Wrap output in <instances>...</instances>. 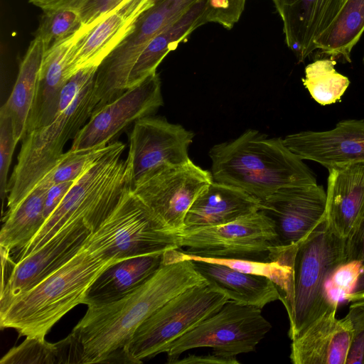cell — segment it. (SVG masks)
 I'll use <instances>...</instances> for the list:
<instances>
[{"instance_id": "5b68a950", "label": "cell", "mask_w": 364, "mask_h": 364, "mask_svg": "<svg viewBox=\"0 0 364 364\" xmlns=\"http://www.w3.org/2000/svg\"><path fill=\"white\" fill-rule=\"evenodd\" d=\"M91 77L74 100L58 109L48 124L35 129L23 139L18 162L8 183V211L14 209L57 164L67 141L74 139L97 105Z\"/></svg>"}, {"instance_id": "b9f144b4", "label": "cell", "mask_w": 364, "mask_h": 364, "mask_svg": "<svg viewBox=\"0 0 364 364\" xmlns=\"http://www.w3.org/2000/svg\"><path fill=\"white\" fill-rule=\"evenodd\" d=\"M236 358H228L215 353L207 355L188 354L182 358H178L173 364H239Z\"/></svg>"}, {"instance_id": "1f68e13d", "label": "cell", "mask_w": 364, "mask_h": 364, "mask_svg": "<svg viewBox=\"0 0 364 364\" xmlns=\"http://www.w3.org/2000/svg\"><path fill=\"white\" fill-rule=\"evenodd\" d=\"M82 26L78 9L58 6L43 10L36 36L42 39L46 50L73 35Z\"/></svg>"}, {"instance_id": "f6af8a7d", "label": "cell", "mask_w": 364, "mask_h": 364, "mask_svg": "<svg viewBox=\"0 0 364 364\" xmlns=\"http://www.w3.org/2000/svg\"><path fill=\"white\" fill-rule=\"evenodd\" d=\"M157 1V0H151V1H152L153 3H154V2H155V1Z\"/></svg>"}, {"instance_id": "4fadbf2b", "label": "cell", "mask_w": 364, "mask_h": 364, "mask_svg": "<svg viewBox=\"0 0 364 364\" xmlns=\"http://www.w3.org/2000/svg\"><path fill=\"white\" fill-rule=\"evenodd\" d=\"M161 85L156 71L137 85L93 111L73 139L70 149H87L107 145L127 125L152 114L164 104Z\"/></svg>"}, {"instance_id": "e575fe53", "label": "cell", "mask_w": 364, "mask_h": 364, "mask_svg": "<svg viewBox=\"0 0 364 364\" xmlns=\"http://www.w3.org/2000/svg\"><path fill=\"white\" fill-rule=\"evenodd\" d=\"M18 141L14 134V124L10 115L0 109V193L2 201L8 192L7 176L12 156Z\"/></svg>"}, {"instance_id": "5bb4252c", "label": "cell", "mask_w": 364, "mask_h": 364, "mask_svg": "<svg viewBox=\"0 0 364 364\" xmlns=\"http://www.w3.org/2000/svg\"><path fill=\"white\" fill-rule=\"evenodd\" d=\"M90 232L82 220L74 221L35 252L16 262L1 289L0 311L72 259L82 248Z\"/></svg>"}, {"instance_id": "60d3db41", "label": "cell", "mask_w": 364, "mask_h": 364, "mask_svg": "<svg viewBox=\"0 0 364 364\" xmlns=\"http://www.w3.org/2000/svg\"><path fill=\"white\" fill-rule=\"evenodd\" d=\"M73 183L74 181L63 182L53 185L48 189L44 208L46 221L61 203Z\"/></svg>"}, {"instance_id": "7bdbcfd3", "label": "cell", "mask_w": 364, "mask_h": 364, "mask_svg": "<svg viewBox=\"0 0 364 364\" xmlns=\"http://www.w3.org/2000/svg\"><path fill=\"white\" fill-rule=\"evenodd\" d=\"M33 5L43 10L65 6L79 9L85 0H29Z\"/></svg>"}, {"instance_id": "f1b7e54d", "label": "cell", "mask_w": 364, "mask_h": 364, "mask_svg": "<svg viewBox=\"0 0 364 364\" xmlns=\"http://www.w3.org/2000/svg\"><path fill=\"white\" fill-rule=\"evenodd\" d=\"M363 32L364 0H344L331 24L316 39V48L331 59L350 63L351 50Z\"/></svg>"}, {"instance_id": "cb8c5ba5", "label": "cell", "mask_w": 364, "mask_h": 364, "mask_svg": "<svg viewBox=\"0 0 364 364\" xmlns=\"http://www.w3.org/2000/svg\"><path fill=\"white\" fill-rule=\"evenodd\" d=\"M193 262L207 282L224 293L229 300L261 309L271 302L282 300L277 286L267 277L243 273L220 264Z\"/></svg>"}, {"instance_id": "8fae6325", "label": "cell", "mask_w": 364, "mask_h": 364, "mask_svg": "<svg viewBox=\"0 0 364 364\" xmlns=\"http://www.w3.org/2000/svg\"><path fill=\"white\" fill-rule=\"evenodd\" d=\"M213 181L211 172L190 161L160 168L132 191L171 232L178 235L183 231L189 208Z\"/></svg>"}, {"instance_id": "9c48e42d", "label": "cell", "mask_w": 364, "mask_h": 364, "mask_svg": "<svg viewBox=\"0 0 364 364\" xmlns=\"http://www.w3.org/2000/svg\"><path fill=\"white\" fill-rule=\"evenodd\" d=\"M271 328L261 309L229 300L167 348V363L173 364L186 351L198 348H212L228 358L253 352Z\"/></svg>"}, {"instance_id": "bcb514c9", "label": "cell", "mask_w": 364, "mask_h": 364, "mask_svg": "<svg viewBox=\"0 0 364 364\" xmlns=\"http://www.w3.org/2000/svg\"><path fill=\"white\" fill-rule=\"evenodd\" d=\"M363 63H364V55H363Z\"/></svg>"}, {"instance_id": "7c38bea8", "label": "cell", "mask_w": 364, "mask_h": 364, "mask_svg": "<svg viewBox=\"0 0 364 364\" xmlns=\"http://www.w3.org/2000/svg\"><path fill=\"white\" fill-rule=\"evenodd\" d=\"M193 136L192 132L163 117L148 116L134 122L127 156L132 165V189L166 166L191 161L188 148Z\"/></svg>"}, {"instance_id": "484cf974", "label": "cell", "mask_w": 364, "mask_h": 364, "mask_svg": "<svg viewBox=\"0 0 364 364\" xmlns=\"http://www.w3.org/2000/svg\"><path fill=\"white\" fill-rule=\"evenodd\" d=\"M207 1H198L177 21L149 41L140 53L131 73L129 89L156 72L158 65L168 53L175 50L194 30L205 23L203 16Z\"/></svg>"}, {"instance_id": "52a82bcc", "label": "cell", "mask_w": 364, "mask_h": 364, "mask_svg": "<svg viewBox=\"0 0 364 364\" xmlns=\"http://www.w3.org/2000/svg\"><path fill=\"white\" fill-rule=\"evenodd\" d=\"M83 248L105 261L180 249L171 232L132 191L85 241Z\"/></svg>"}, {"instance_id": "f35d334b", "label": "cell", "mask_w": 364, "mask_h": 364, "mask_svg": "<svg viewBox=\"0 0 364 364\" xmlns=\"http://www.w3.org/2000/svg\"><path fill=\"white\" fill-rule=\"evenodd\" d=\"M56 364H83V346L72 332L64 339L55 343Z\"/></svg>"}, {"instance_id": "f546056e", "label": "cell", "mask_w": 364, "mask_h": 364, "mask_svg": "<svg viewBox=\"0 0 364 364\" xmlns=\"http://www.w3.org/2000/svg\"><path fill=\"white\" fill-rule=\"evenodd\" d=\"M336 64L333 59H321L305 68L303 84L312 98L321 105L340 100L349 85L348 78L334 68Z\"/></svg>"}, {"instance_id": "8992f818", "label": "cell", "mask_w": 364, "mask_h": 364, "mask_svg": "<svg viewBox=\"0 0 364 364\" xmlns=\"http://www.w3.org/2000/svg\"><path fill=\"white\" fill-rule=\"evenodd\" d=\"M346 238L325 218L297 247L294 262V295L289 337L293 340L328 309L326 284L331 272L346 262Z\"/></svg>"}, {"instance_id": "d6a6232c", "label": "cell", "mask_w": 364, "mask_h": 364, "mask_svg": "<svg viewBox=\"0 0 364 364\" xmlns=\"http://www.w3.org/2000/svg\"><path fill=\"white\" fill-rule=\"evenodd\" d=\"M1 364H56L55 343L46 339L26 337L23 343L12 348L1 360Z\"/></svg>"}, {"instance_id": "603a6c76", "label": "cell", "mask_w": 364, "mask_h": 364, "mask_svg": "<svg viewBox=\"0 0 364 364\" xmlns=\"http://www.w3.org/2000/svg\"><path fill=\"white\" fill-rule=\"evenodd\" d=\"M163 254L132 257L110 264L91 284L83 304L87 306L102 305L134 291L161 266Z\"/></svg>"}, {"instance_id": "3957f363", "label": "cell", "mask_w": 364, "mask_h": 364, "mask_svg": "<svg viewBox=\"0 0 364 364\" xmlns=\"http://www.w3.org/2000/svg\"><path fill=\"white\" fill-rule=\"evenodd\" d=\"M125 145L112 142L110 149L74 181L59 205L29 244L20 250L18 261L35 252L59 230L82 220L95 231L132 189L129 158L122 159Z\"/></svg>"}, {"instance_id": "9a60e30c", "label": "cell", "mask_w": 364, "mask_h": 364, "mask_svg": "<svg viewBox=\"0 0 364 364\" xmlns=\"http://www.w3.org/2000/svg\"><path fill=\"white\" fill-rule=\"evenodd\" d=\"M282 245H299L326 218V191L317 183L288 186L261 200Z\"/></svg>"}, {"instance_id": "ee69618b", "label": "cell", "mask_w": 364, "mask_h": 364, "mask_svg": "<svg viewBox=\"0 0 364 364\" xmlns=\"http://www.w3.org/2000/svg\"><path fill=\"white\" fill-rule=\"evenodd\" d=\"M360 299H364V264L363 265L356 285L353 292L348 297L347 301L353 302Z\"/></svg>"}, {"instance_id": "7a4b0ae2", "label": "cell", "mask_w": 364, "mask_h": 364, "mask_svg": "<svg viewBox=\"0 0 364 364\" xmlns=\"http://www.w3.org/2000/svg\"><path fill=\"white\" fill-rule=\"evenodd\" d=\"M209 156L213 181L239 188L262 200L279 189L315 184L303 159L280 138L248 129L237 139L213 146Z\"/></svg>"}, {"instance_id": "4dcf8cb0", "label": "cell", "mask_w": 364, "mask_h": 364, "mask_svg": "<svg viewBox=\"0 0 364 364\" xmlns=\"http://www.w3.org/2000/svg\"><path fill=\"white\" fill-rule=\"evenodd\" d=\"M112 143L64 153L57 164L37 183L46 189L55 184L75 181L111 148Z\"/></svg>"}, {"instance_id": "6da1fadb", "label": "cell", "mask_w": 364, "mask_h": 364, "mask_svg": "<svg viewBox=\"0 0 364 364\" xmlns=\"http://www.w3.org/2000/svg\"><path fill=\"white\" fill-rule=\"evenodd\" d=\"M207 281L191 260L162 264L141 287L111 303L89 306L72 331L83 346V364L128 363L124 348L154 311L186 289Z\"/></svg>"}, {"instance_id": "d590c367", "label": "cell", "mask_w": 364, "mask_h": 364, "mask_svg": "<svg viewBox=\"0 0 364 364\" xmlns=\"http://www.w3.org/2000/svg\"><path fill=\"white\" fill-rule=\"evenodd\" d=\"M351 340L346 364H364V299L353 301L346 316Z\"/></svg>"}, {"instance_id": "7402d4cb", "label": "cell", "mask_w": 364, "mask_h": 364, "mask_svg": "<svg viewBox=\"0 0 364 364\" xmlns=\"http://www.w3.org/2000/svg\"><path fill=\"white\" fill-rule=\"evenodd\" d=\"M261 208L260 200L242 189L213 181L189 208L183 231L225 224Z\"/></svg>"}, {"instance_id": "d4e9b609", "label": "cell", "mask_w": 364, "mask_h": 364, "mask_svg": "<svg viewBox=\"0 0 364 364\" xmlns=\"http://www.w3.org/2000/svg\"><path fill=\"white\" fill-rule=\"evenodd\" d=\"M45 53L43 41L36 36L20 64L11 93L1 107L11 117L15 137L18 141L23 139L27 134Z\"/></svg>"}, {"instance_id": "2e32d148", "label": "cell", "mask_w": 364, "mask_h": 364, "mask_svg": "<svg viewBox=\"0 0 364 364\" xmlns=\"http://www.w3.org/2000/svg\"><path fill=\"white\" fill-rule=\"evenodd\" d=\"M283 141L301 159L317 162L327 169L364 161V119L343 120L324 132L289 134Z\"/></svg>"}, {"instance_id": "30bf717a", "label": "cell", "mask_w": 364, "mask_h": 364, "mask_svg": "<svg viewBox=\"0 0 364 364\" xmlns=\"http://www.w3.org/2000/svg\"><path fill=\"white\" fill-rule=\"evenodd\" d=\"M178 245L198 256L272 261L281 243L273 220L259 210L225 224L184 230Z\"/></svg>"}, {"instance_id": "277c9868", "label": "cell", "mask_w": 364, "mask_h": 364, "mask_svg": "<svg viewBox=\"0 0 364 364\" xmlns=\"http://www.w3.org/2000/svg\"><path fill=\"white\" fill-rule=\"evenodd\" d=\"M115 262L102 260L82 247L64 265L0 311L1 328H14L25 337L45 339L63 316L83 304L93 281Z\"/></svg>"}, {"instance_id": "ffe728a7", "label": "cell", "mask_w": 364, "mask_h": 364, "mask_svg": "<svg viewBox=\"0 0 364 364\" xmlns=\"http://www.w3.org/2000/svg\"><path fill=\"white\" fill-rule=\"evenodd\" d=\"M92 28L83 25L73 35L46 50L27 133L50 124L55 117L61 92L70 79L68 68L70 57L80 41Z\"/></svg>"}, {"instance_id": "83f0119b", "label": "cell", "mask_w": 364, "mask_h": 364, "mask_svg": "<svg viewBox=\"0 0 364 364\" xmlns=\"http://www.w3.org/2000/svg\"><path fill=\"white\" fill-rule=\"evenodd\" d=\"M47 191L36 186L14 209L7 211L0 232V246L20 250L31 242L46 222Z\"/></svg>"}, {"instance_id": "8d00e7d4", "label": "cell", "mask_w": 364, "mask_h": 364, "mask_svg": "<svg viewBox=\"0 0 364 364\" xmlns=\"http://www.w3.org/2000/svg\"><path fill=\"white\" fill-rule=\"evenodd\" d=\"M246 0H208L203 16L205 23L214 22L228 29L240 18Z\"/></svg>"}, {"instance_id": "4316f807", "label": "cell", "mask_w": 364, "mask_h": 364, "mask_svg": "<svg viewBox=\"0 0 364 364\" xmlns=\"http://www.w3.org/2000/svg\"><path fill=\"white\" fill-rule=\"evenodd\" d=\"M180 250L171 249L164 252L163 263L169 264L183 260L205 262L225 265L243 273L267 277L281 290L282 302L287 312L290 310L294 295V264L239 258L202 257L187 254Z\"/></svg>"}, {"instance_id": "ac0fdd59", "label": "cell", "mask_w": 364, "mask_h": 364, "mask_svg": "<svg viewBox=\"0 0 364 364\" xmlns=\"http://www.w3.org/2000/svg\"><path fill=\"white\" fill-rule=\"evenodd\" d=\"M283 22L287 46L299 62L316 48V39L331 24L344 0H272Z\"/></svg>"}, {"instance_id": "836d02e7", "label": "cell", "mask_w": 364, "mask_h": 364, "mask_svg": "<svg viewBox=\"0 0 364 364\" xmlns=\"http://www.w3.org/2000/svg\"><path fill=\"white\" fill-rule=\"evenodd\" d=\"M363 264L358 261L344 262L338 266L330 274L326 290L328 299L331 305L338 306L342 301H347L353 292Z\"/></svg>"}, {"instance_id": "d6986e66", "label": "cell", "mask_w": 364, "mask_h": 364, "mask_svg": "<svg viewBox=\"0 0 364 364\" xmlns=\"http://www.w3.org/2000/svg\"><path fill=\"white\" fill-rule=\"evenodd\" d=\"M331 308L307 326L291 344L294 364H346L351 340V326L338 319Z\"/></svg>"}, {"instance_id": "ba28073f", "label": "cell", "mask_w": 364, "mask_h": 364, "mask_svg": "<svg viewBox=\"0 0 364 364\" xmlns=\"http://www.w3.org/2000/svg\"><path fill=\"white\" fill-rule=\"evenodd\" d=\"M228 297L207 282L170 299L136 329L124 348L128 363L166 353L167 348L199 323L217 312Z\"/></svg>"}, {"instance_id": "74e56055", "label": "cell", "mask_w": 364, "mask_h": 364, "mask_svg": "<svg viewBox=\"0 0 364 364\" xmlns=\"http://www.w3.org/2000/svg\"><path fill=\"white\" fill-rule=\"evenodd\" d=\"M124 0H85L79 8L82 23L95 26Z\"/></svg>"}, {"instance_id": "ab89813d", "label": "cell", "mask_w": 364, "mask_h": 364, "mask_svg": "<svg viewBox=\"0 0 364 364\" xmlns=\"http://www.w3.org/2000/svg\"><path fill=\"white\" fill-rule=\"evenodd\" d=\"M346 262L358 261L364 264V215L346 240Z\"/></svg>"}, {"instance_id": "e0dca14e", "label": "cell", "mask_w": 364, "mask_h": 364, "mask_svg": "<svg viewBox=\"0 0 364 364\" xmlns=\"http://www.w3.org/2000/svg\"><path fill=\"white\" fill-rule=\"evenodd\" d=\"M153 4L151 0H124L103 18L75 48L68 63L69 77L82 68H98L131 31L140 14Z\"/></svg>"}, {"instance_id": "44dd1931", "label": "cell", "mask_w": 364, "mask_h": 364, "mask_svg": "<svg viewBox=\"0 0 364 364\" xmlns=\"http://www.w3.org/2000/svg\"><path fill=\"white\" fill-rule=\"evenodd\" d=\"M328 170L326 219L346 239L364 215V161Z\"/></svg>"}]
</instances>
